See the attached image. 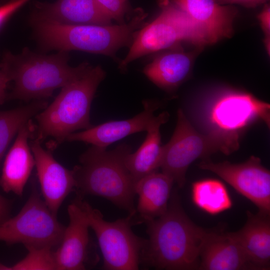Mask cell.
Wrapping results in <instances>:
<instances>
[{"label":"cell","mask_w":270,"mask_h":270,"mask_svg":"<svg viewBox=\"0 0 270 270\" xmlns=\"http://www.w3.org/2000/svg\"><path fill=\"white\" fill-rule=\"evenodd\" d=\"M48 105L44 100L8 110H0V164L6 151L20 129Z\"/></svg>","instance_id":"cb8c5ba5"},{"label":"cell","mask_w":270,"mask_h":270,"mask_svg":"<svg viewBox=\"0 0 270 270\" xmlns=\"http://www.w3.org/2000/svg\"><path fill=\"white\" fill-rule=\"evenodd\" d=\"M146 14L139 11L128 23L118 25L68 24L50 21L32 23L42 48L46 50H76L114 56L132 43Z\"/></svg>","instance_id":"5b68a950"},{"label":"cell","mask_w":270,"mask_h":270,"mask_svg":"<svg viewBox=\"0 0 270 270\" xmlns=\"http://www.w3.org/2000/svg\"><path fill=\"white\" fill-rule=\"evenodd\" d=\"M30 145L44 200L56 216L64 199L76 189L73 170H70L57 162L51 150L43 148L36 139L33 138Z\"/></svg>","instance_id":"7c38bea8"},{"label":"cell","mask_w":270,"mask_h":270,"mask_svg":"<svg viewBox=\"0 0 270 270\" xmlns=\"http://www.w3.org/2000/svg\"><path fill=\"white\" fill-rule=\"evenodd\" d=\"M192 198L196 207L211 215L228 210L233 204L225 184L214 178H205L193 182Z\"/></svg>","instance_id":"603a6c76"},{"label":"cell","mask_w":270,"mask_h":270,"mask_svg":"<svg viewBox=\"0 0 270 270\" xmlns=\"http://www.w3.org/2000/svg\"><path fill=\"white\" fill-rule=\"evenodd\" d=\"M34 130V124L30 120L20 129L6 154L0 176V186L6 192H12L18 196L23 194L35 166L29 142Z\"/></svg>","instance_id":"2e32d148"},{"label":"cell","mask_w":270,"mask_h":270,"mask_svg":"<svg viewBox=\"0 0 270 270\" xmlns=\"http://www.w3.org/2000/svg\"><path fill=\"white\" fill-rule=\"evenodd\" d=\"M158 2L160 14L135 35L127 55L120 64L121 69L141 56L182 42L198 46L210 44L204 30L174 1L158 0Z\"/></svg>","instance_id":"52a82bcc"},{"label":"cell","mask_w":270,"mask_h":270,"mask_svg":"<svg viewBox=\"0 0 270 270\" xmlns=\"http://www.w3.org/2000/svg\"><path fill=\"white\" fill-rule=\"evenodd\" d=\"M206 33L210 44L230 37L238 10L214 0H174Z\"/></svg>","instance_id":"e0dca14e"},{"label":"cell","mask_w":270,"mask_h":270,"mask_svg":"<svg viewBox=\"0 0 270 270\" xmlns=\"http://www.w3.org/2000/svg\"><path fill=\"white\" fill-rule=\"evenodd\" d=\"M193 59L192 52L180 50L167 52L155 58L146 66L144 72L158 87L172 91L188 78Z\"/></svg>","instance_id":"7402d4cb"},{"label":"cell","mask_w":270,"mask_h":270,"mask_svg":"<svg viewBox=\"0 0 270 270\" xmlns=\"http://www.w3.org/2000/svg\"><path fill=\"white\" fill-rule=\"evenodd\" d=\"M102 10L112 18L123 24L128 10V0H96Z\"/></svg>","instance_id":"484cf974"},{"label":"cell","mask_w":270,"mask_h":270,"mask_svg":"<svg viewBox=\"0 0 270 270\" xmlns=\"http://www.w3.org/2000/svg\"><path fill=\"white\" fill-rule=\"evenodd\" d=\"M105 76L100 66H90L80 76L62 87L54 101L35 116L36 124L32 138L41 142L48 138L54 139L52 146H56L70 134L92 126V102Z\"/></svg>","instance_id":"277c9868"},{"label":"cell","mask_w":270,"mask_h":270,"mask_svg":"<svg viewBox=\"0 0 270 270\" xmlns=\"http://www.w3.org/2000/svg\"><path fill=\"white\" fill-rule=\"evenodd\" d=\"M26 256L12 266L0 263V270H56L54 252L49 247L26 248Z\"/></svg>","instance_id":"d4e9b609"},{"label":"cell","mask_w":270,"mask_h":270,"mask_svg":"<svg viewBox=\"0 0 270 270\" xmlns=\"http://www.w3.org/2000/svg\"><path fill=\"white\" fill-rule=\"evenodd\" d=\"M220 4H240L248 8H254L262 4L268 0H214Z\"/></svg>","instance_id":"f1b7e54d"},{"label":"cell","mask_w":270,"mask_h":270,"mask_svg":"<svg viewBox=\"0 0 270 270\" xmlns=\"http://www.w3.org/2000/svg\"><path fill=\"white\" fill-rule=\"evenodd\" d=\"M68 58L66 51L46 55L25 48L18 54L6 52L0 68L14 83L8 98L28 102L52 96L56 89L76 78L90 66L83 62L72 67L68 64Z\"/></svg>","instance_id":"7a4b0ae2"},{"label":"cell","mask_w":270,"mask_h":270,"mask_svg":"<svg viewBox=\"0 0 270 270\" xmlns=\"http://www.w3.org/2000/svg\"><path fill=\"white\" fill-rule=\"evenodd\" d=\"M130 152L131 146L125 143L112 150L92 146L80 156V164L72 169L78 195L104 198L130 215H135L136 182L125 164Z\"/></svg>","instance_id":"3957f363"},{"label":"cell","mask_w":270,"mask_h":270,"mask_svg":"<svg viewBox=\"0 0 270 270\" xmlns=\"http://www.w3.org/2000/svg\"><path fill=\"white\" fill-rule=\"evenodd\" d=\"M112 18L96 0H57L34 4L32 23L50 21L68 24H111Z\"/></svg>","instance_id":"9a60e30c"},{"label":"cell","mask_w":270,"mask_h":270,"mask_svg":"<svg viewBox=\"0 0 270 270\" xmlns=\"http://www.w3.org/2000/svg\"><path fill=\"white\" fill-rule=\"evenodd\" d=\"M198 270H254L230 232L208 230L200 254Z\"/></svg>","instance_id":"ac0fdd59"},{"label":"cell","mask_w":270,"mask_h":270,"mask_svg":"<svg viewBox=\"0 0 270 270\" xmlns=\"http://www.w3.org/2000/svg\"><path fill=\"white\" fill-rule=\"evenodd\" d=\"M254 270L270 269V216L247 212V220L240 230L230 232Z\"/></svg>","instance_id":"d6986e66"},{"label":"cell","mask_w":270,"mask_h":270,"mask_svg":"<svg viewBox=\"0 0 270 270\" xmlns=\"http://www.w3.org/2000/svg\"><path fill=\"white\" fill-rule=\"evenodd\" d=\"M10 82L6 74L0 68V104H2L8 98L6 88Z\"/></svg>","instance_id":"4dcf8cb0"},{"label":"cell","mask_w":270,"mask_h":270,"mask_svg":"<svg viewBox=\"0 0 270 270\" xmlns=\"http://www.w3.org/2000/svg\"><path fill=\"white\" fill-rule=\"evenodd\" d=\"M198 167L220 177L256 205L258 213L270 216V172L260 158L252 156L240 164L214 162L206 158Z\"/></svg>","instance_id":"8fae6325"},{"label":"cell","mask_w":270,"mask_h":270,"mask_svg":"<svg viewBox=\"0 0 270 270\" xmlns=\"http://www.w3.org/2000/svg\"><path fill=\"white\" fill-rule=\"evenodd\" d=\"M143 110L133 118L110 121L68 135L66 141L82 142L106 148L110 144L134 133L146 131L155 116L154 112L160 108L156 101H143Z\"/></svg>","instance_id":"5bb4252c"},{"label":"cell","mask_w":270,"mask_h":270,"mask_svg":"<svg viewBox=\"0 0 270 270\" xmlns=\"http://www.w3.org/2000/svg\"><path fill=\"white\" fill-rule=\"evenodd\" d=\"M69 224L65 228L60 246L54 252L56 268H86L90 243V228L86 214L76 199L68 208Z\"/></svg>","instance_id":"4fadbf2b"},{"label":"cell","mask_w":270,"mask_h":270,"mask_svg":"<svg viewBox=\"0 0 270 270\" xmlns=\"http://www.w3.org/2000/svg\"><path fill=\"white\" fill-rule=\"evenodd\" d=\"M174 184L169 176L158 172L136 182L134 191L138 196L136 210L144 222L158 218L166 212Z\"/></svg>","instance_id":"44dd1931"},{"label":"cell","mask_w":270,"mask_h":270,"mask_svg":"<svg viewBox=\"0 0 270 270\" xmlns=\"http://www.w3.org/2000/svg\"><path fill=\"white\" fill-rule=\"evenodd\" d=\"M198 116L206 132L240 146L241 134L260 120L270 128V106L248 92L226 90L199 107Z\"/></svg>","instance_id":"8992f818"},{"label":"cell","mask_w":270,"mask_h":270,"mask_svg":"<svg viewBox=\"0 0 270 270\" xmlns=\"http://www.w3.org/2000/svg\"><path fill=\"white\" fill-rule=\"evenodd\" d=\"M238 148L224 138L197 130L180 108L174 132L170 140L162 146L160 168L181 188L186 182L189 166L196 159H206L218 152L230 154Z\"/></svg>","instance_id":"ba28073f"},{"label":"cell","mask_w":270,"mask_h":270,"mask_svg":"<svg viewBox=\"0 0 270 270\" xmlns=\"http://www.w3.org/2000/svg\"><path fill=\"white\" fill-rule=\"evenodd\" d=\"M30 195L20 212L0 224V241L22 244L26 248L59 245L65 227L57 220L33 184Z\"/></svg>","instance_id":"30bf717a"},{"label":"cell","mask_w":270,"mask_h":270,"mask_svg":"<svg viewBox=\"0 0 270 270\" xmlns=\"http://www.w3.org/2000/svg\"><path fill=\"white\" fill-rule=\"evenodd\" d=\"M148 238L141 263L158 270L199 268L200 250L208 230L194 224L186 214L176 192L160 216L144 222Z\"/></svg>","instance_id":"6da1fadb"},{"label":"cell","mask_w":270,"mask_h":270,"mask_svg":"<svg viewBox=\"0 0 270 270\" xmlns=\"http://www.w3.org/2000/svg\"><path fill=\"white\" fill-rule=\"evenodd\" d=\"M30 0H10L0 6V28L18 9Z\"/></svg>","instance_id":"83f0119b"},{"label":"cell","mask_w":270,"mask_h":270,"mask_svg":"<svg viewBox=\"0 0 270 270\" xmlns=\"http://www.w3.org/2000/svg\"><path fill=\"white\" fill-rule=\"evenodd\" d=\"M12 203L0 194V224L9 218Z\"/></svg>","instance_id":"f546056e"},{"label":"cell","mask_w":270,"mask_h":270,"mask_svg":"<svg viewBox=\"0 0 270 270\" xmlns=\"http://www.w3.org/2000/svg\"><path fill=\"white\" fill-rule=\"evenodd\" d=\"M76 199L84 211L90 228L94 232L107 270H136L146 240L136 236L131 228L132 216L108 222L98 209L78 195Z\"/></svg>","instance_id":"9c48e42d"},{"label":"cell","mask_w":270,"mask_h":270,"mask_svg":"<svg viewBox=\"0 0 270 270\" xmlns=\"http://www.w3.org/2000/svg\"><path fill=\"white\" fill-rule=\"evenodd\" d=\"M169 116L166 112L155 116L146 131L147 134L142 145L136 152H130L126 157V166L136 182L160 168L162 150L160 128L167 122Z\"/></svg>","instance_id":"ffe728a7"},{"label":"cell","mask_w":270,"mask_h":270,"mask_svg":"<svg viewBox=\"0 0 270 270\" xmlns=\"http://www.w3.org/2000/svg\"><path fill=\"white\" fill-rule=\"evenodd\" d=\"M264 34V44L268 53L270 50V6L266 4L258 16Z\"/></svg>","instance_id":"4316f807"}]
</instances>
